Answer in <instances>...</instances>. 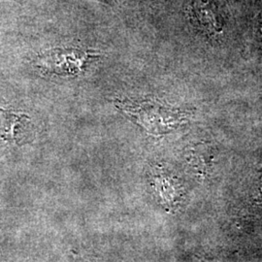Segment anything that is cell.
Wrapping results in <instances>:
<instances>
[{"label": "cell", "instance_id": "obj_1", "mask_svg": "<svg viewBox=\"0 0 262 262\" xmlns=\"http://www.w3.org/2000/svg\"><path fill=\"white\" fill-rule=\"evenodd\" d=\"M97 56L95 52L82 48H55L42 52L35 66L45 75L77 76Z\"/></svg>", "mask_w": 262, "mask_h": 262}, {"label": "cell", "instance_id": "obj_2", "mask_svg": "<svg viewBox=\"0 0 262 262\" xmlns=\"http://www.w3.org/2000/svg\"><path fill=\"white\" fill-rule=\"evenodd\" d=\"M19 119V116L0 109V146L6 141L13 139L15 125Z\"/></svg>", "mask_w": 262, "mask_h": 262}]
</instances>
